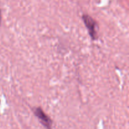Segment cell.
Wrapping results in <instances>:
<instances>
[{"mask_svg":"<svg viewBox=\"0 0 129 129\" xmlns=\"http://www.w3.org/2000/svg\"><path fill=\"white\" fill-rule=\"evenodd\" d=\"M82 18L91 38L93 40H96L97 38V24L95 20L88 15H83Z\"/></svg>","mask_w":129,"mask_h":129,"instance_id":"1","label":"cell"},{"mask_svg":"<svg viewBox=\"0 0 129 129\" xmlns=\"http://www.w3.org/2000/svg\"><path fill=\"white\" fill-rule=\"evenodd\" d=\"M34 113L35 115L37 117L38 119H39L40 123L42 124L44 127H45V128L52 129V121L49 116L45 114V112L42 110L41 108L37 107V108H34Z\"/></svg>","mask_w":129,"mask_h":129,"instance_id":"2","label":"cell"},{"mask_svg":"<svg viewBox=\"0 0 129 129\" xmlns=\"http://www.w3.org/2000/svg\"><path fill=\"white\" fill-rule=\"evenodd\" d=\"M1 10H0V25H1Z\"/></svg>","mask_w":129,"mask_h":129,"instance_id":"3","label":"cell"}]
</instances>
